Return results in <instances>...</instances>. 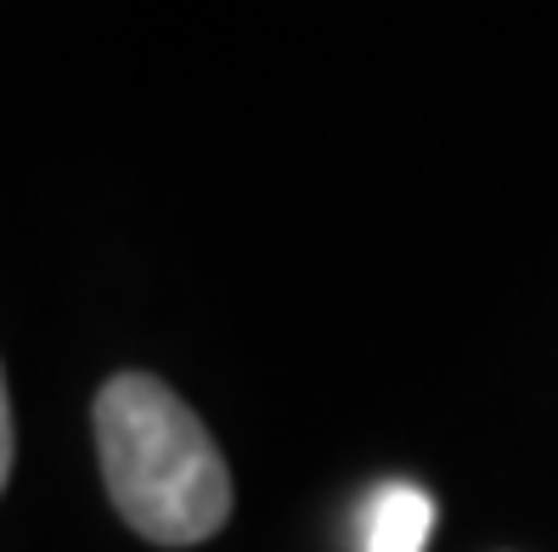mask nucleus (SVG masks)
I'll list each match as a JSON object with an SVG mask.
<instances>
[{"label":"nucleus","mask_w":558,"mask_h":552,"mask_svg":"<svg viewBox=\"0 0 558 552\" xmlns=\"http://www.w3.org/2000/svg\"><path fill=\"white\" fill-rule=\"evenodd\" d=\"M435 530V502L412 479H389L361 513V552H423Z\"/></svg>","instance_id":"2"},{"label":"nucleus","mask_w":558,"mask_h":552,"mask_svg":"<svg viewBox=\"0 0 558 552\" xmlns=\"http://www.w3.org/2000/svg\"><path fill=\"white\" fill-rule=\"evenodd\" d=\"M96 451L119 518L158 547L209 541L232 518V474L170 383L147 372L108 378L96 395Z\"/></svg>","instance_id":"1"},{"label":"nucleus","mask_w":558,"mask_h":552,"mask_svg":"<svg viewBox=\"0 0 558 552\" xmlns=\"http://www.w3.org/2000/svg\"><path fill=\"white\" fill-rule=\"evenodd\" d=\"M12 474V406H7V378H0V491Z\"/></svg>","instance_id":"3"}]
</instances>
